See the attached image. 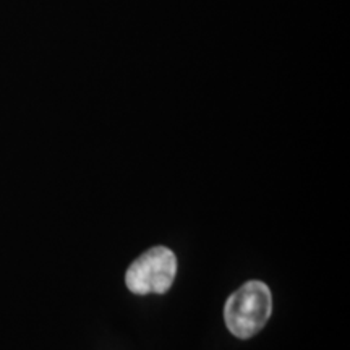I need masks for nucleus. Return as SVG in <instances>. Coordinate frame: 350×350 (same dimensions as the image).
<instances>
[{"label": "nucleus", "mask_w": 350, "mask_h": 350, "mask_svg": "<svg viewBox=\"0 0 350 350\" xmlns=\"http://www.w3.org/2000/svg\"><path fill=\"white\" fill-rule=\"evenodd\" d=\"M273 312L269 287L261 281H248L232 294L224 306V321L235 338L250 339L266 326Z\"/></svg>", "instance_id": "1"}, {"label": "nucleus", "mask_w": 350, "mask_h": 350, "mask_svg": "<svg viewBox=\"0 0 350 350\" xmlns=\"http://www.w3.org/2000/svg\"><path fill=\"white\" fill-rule=\"evenodd\" d=\"M177 274V258L165 247H154L144 252L126 269L125 282L137 295L165 294Z\"/></svg>", "instance_id": "2"}]
</instances>
